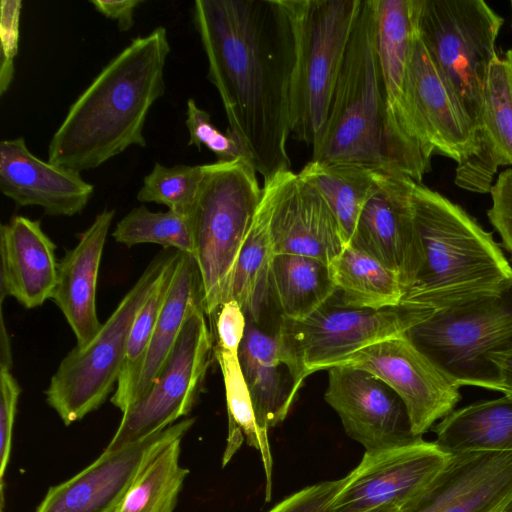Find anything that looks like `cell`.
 <instances>
[{"label":"cell","instance_id":"8","mask_svg":"<svg viewBox=\"0 0 512 512\" xmlns=\"http://www.w3.org/2000/svg\"><path fill=\"white\" fill-rule=\"evenodd\" d=\"M177 255L178 251L157 255L95 337L84 346L76 345L60 362L45 395L65 425L98 409L117 385L134 320Z\"/></svg>","mask_w":512,"mask_h":512},{"label":"cell","instance_id":"45","mask_svg":"<svg viewBox=\"0 0 512 512\" xmlns=\"http://www.w3.org/2000/svg\"><path fill=\"white\" fill-rule=\"evenodd\" d=\"M365 512H403V510L395 506H380Z\"/></svg>","mask_w":512,"mask_h":512},{"label":"cell","instance_id":"35","mask_svg":"<svg viewBox=\"0 0 512 512\" xmlns=\"http://www.w3.org/2000/svg\"><path fill=\"white\" fill-rule=\"evenodd\" d=\"M204 165L177 164L171 167L156 162L144 176L137 200L165 205L169 210L190 216L203 179Z\"/></svg>","mask_w":512,"mask_h":512},{"label":"cell","instance_id":"39","mask_svg":"<svg viewBox=\"0 0 512 512\" xmlns=\"http://www.w3.org/2000/svg\"><path fill=\"white\" fill-rule=\"evenodd\" d=\"M346 480L347 476L307 486L288 496L268 512H331L332 502Z\"/></svg>","mask_w":512,"mask_h":512},{"label":"cell","instance_id":"13","mask_svg":"<svg viewBox=\"0 0 512 512\" xmlns=\"http://www.w3.org/2000/svg\"><path fill=\"white\" fill-rule=\"evenodd\" d=\"M450 453L436 442L365 451L335 496L331 512H365L380 506L403 509L444 467Z\"/></svg>","mask_w":512,"mask_h":512},{"label":"cell","instance_id":"26","mask_svg":"<svg viewBox=\"0 0 512 512\" xmlns=\"http://www.w3.org/2000/svg\"><path fill=\"white\" fill-rule=\"evenodd\" d=\"M279 174L263 181L262 198L239 253L231 288L230 300H235L247 321L255 324H260L272 301L270 271L274 251L270 223Z\"/></svg>","mask_w":512,"mask_h":512},{"label":"cell","instance_id":"32","mask_svg":"<svg viewBox=\"0 0 512 512\" xmlns=\"http://www.w3.org/2000/svg\"><path fill=\"white\" fill-rule=\"evenodd\" d=\"M214 356L223 375L228 412V437L222 464L225 466L230 461L244 441L259 450L266 474V501H269L272 489V457L269 441L258 427L238 355L215 346Z\"/></svg>","mask_w":512,"mask_h":512},{"label":"cell","instance_id":"38","mask_svg":"<svg viewBox=\"0 0 512 512\" xmlns=\"http://www.w3.org/2000/svg\"><path fill=\"white\" fill-rule=\"evenodd\" d=\"M0 387V504L2 512L4 506L3 478L10 458L13 425L21 388L10 373V369L7 368H0Z\"/></svg>","mask_w":512,"mask_h":512},{"label":"cell","instance_id":"4","mask_svg":"<svg viewBox=\"0 0 512 512\" xmlns=\"http://www.w3.org/2000/svg\"><path fill=\"white\" fill-rule=\"evenodd\" d=\"M421 265L402 303L441 310L496 292L512 267L491 232L461 206L422 183L412 188Z\"/></svg>","mask_w":512,"mask_h":512},{"label":"cell","instance_id":"3","mask_svg":"<svg viewBox=\"0 0 512 512\" xmlns=\"http://www.w3.org/2000/svg\"><path fill=\"white\" fill-rule=\"evenodd\" d=\"M312 160L362 166L421 183L430 153L393 121L376 44L375 0H363Z\"/></svg>","mask_w":512,"mask_h":512},{"label":"cell","instance_id":"14","mask_svg":"<svg viewBox=\"0 0 512 512\" xmlns=\"http://www.w3.org/2000/svg\"><path fill=\"white\" fill-rule=\"evenodd\" d=\"M187 418L139 441L104 452L69 480L48 489L36 512H114L155 455L194 424Z\"/></svg>","mask_w":512,"mask_h":512},{"label":"cell","instance_id":"33","mask_svg":"<svg viewBox=\"0 0 512 512\" xmlns=\"http://www.w3.org/2000/svg\"><path fill=\"white\" fill-rule=\"evenodd\" d=\"M177 438L146 465L114 512H173L186 476Z\"/></svg>","mask_w":512,"mask_h":512},{"label":"cell","instance_id":"20","mask_svg":"<svg viewBox=\"0 0 512 512\" xmlns=\"http://www.w3.org/2000/svg\"><path fill=\"white\" fill-rule=\"evenodd\" d=\"M0 190L17 207L40 206L49 216L83 211L94 187L80 172L36 157L24 137L0 142Z\"/></svg>","mask_w":512,"mask_h":512},{"label":"cell","instance_id":"47","mask_svg":"<svg viewBox=\"0 0 512 512\" xmlns=\"http://www.w3.org/2000/svg\"><path fill=\"white\" fill-rule=\"evenodd\" d=\"M510 5H511V12H512V0H511V2H510Z\"/></svg>","mask_w":512,"mask_h":512},{"label":"cell","instance_id":"44","mask_svg":"<svg viewBox=\"0 0 512 512\" xmlns=\"http://www.w3.org/2000/svg\"><path fill=\"white\" fill-rule=\"evenodd\" d=\"M491 361L499 371L498 391L512 399V351L497 354Z\"/></svg>","mask_w":512,"mask_h":512},{"label":"cell","instance_id":"28","mask_svg":"<svg viewBox=\"0 0 512 512\" xmlns=\"http://www.w3.org/2000/svg\"><path fill=\"white\" fill-rule=\"evenodd\" d=\"M433 430L436 444L448 453L512 451V399L474 402L451 412Z\"/></svg>","mask_w":512,"mask_h":512},{"label":"cell","instance_id":"21","mask_svg":"<svg viewBox=\"0 0 512 512\" xmlns=\"http://www.w3.org/2000/svg\"><path fill=\"white\" fill-rule=\"evenodd\" d=\"M56 246L38 220L16 215L0 229V300L15 298L27 309L52 299L58 261Z\"/></svg>","mask_w":512,"mask_h":512},{"label":"cell","instance_id":"11","mask_svg":"<svg viewBox=\"0 0 512 512\" xmlns=\"http://www.w3.org/2000/svg\"><path fill=\"white\" fill-rule=\"evenodd\" d=\"M206 317L201 303L190 306L164 366L147 391L123 412L106 451L146 438L190 412L214 353Z\"/></svg>","mask_w":512,"mask_h":512},{"label":"cell","instance_id":"17","mask_svg":"<svg viewBox=\"0 0 512 512\" xmlns=\"http://www.w3.org/2000/svg\"><path fill=\"white\" fill-rule=\"evenodd\" d=\"M414 182L402 175L383 172L360 213L349 242L392 271L404 293L414 282L421 265L412 207Z\"/></svg>","mask_w":512,"mask_h":512},{"label":"cell","instance_id":"2","mask_svg":"<svg viewBox=\"0 0 512 512\" xmlns=\"http://www.w3.org/2000/svg\"><path fill=\"white\" fill-rule=\"evenodd\" d=\"M169 52L162 26L132 39L70 105L49 142L48 161L81 172L132 145L145 147V122L164 94Z\"/></svg>","mask_w":512,"mask_h":512},{"label":"cell","instance_id":"19","mask_svg":"<svg viewBox=\"0 0 512 512\" xmlns=\"http://www.w3.org/2000/svg\"><path fill=\"white\" fill-rule=\"evenodd\" d=\"M274 254H297L331 264L347 243L328 204L292 170L279 174L270 223Z\"/></svg>","mask_w":512,"mask_h":512},{"label":"cell","instance_id":"27","mask_svg":"<svg viewBox=\"0 0 512 512\" xmlns=\"http://www.w3.org/2000/svg\"><path fill=\"white\" fill-rule=\"evenodd\" d=\"M375 7L377 53L391 117L407 138L427 149L414 135L406 109L407 67L415 33L412 0H375Z\"/></svg>","mask_w":512,"mask_h":512},{"label":"cell","instance_id":"29","mask_svg":"<svg viewBox=\"0 0 512 512\" xmlns=\"http://www.w3.org/2000/svg\"><path fill=\"white\" fill-rule=\"evenodd\" d=\"M272 301L279 318L301 320L321 307L337 288L329 264L297 254H274L270 271Z\"/></svg>","mask_w":512,"mask_h":512},{"label":"cell","instance_id":"15","mask_svg":"<svg viewBox=\"0 0 512 512\" xmlns=\"http://www.w3.org/2000/svg\"><path fill=\"white\" fill-rule=\"evenodd\" d=\"M324 399L339 416L346 434L367 452L423 440L414 434L399 395L365 370L349 366L329 368Z\"/></svg>","mask_w":512,"mask_h":512},{"label":"cell","instance_id":"1","mask_svg":"<svg viewBox=\"0 0 512 512\" xmlns=\"http://www.w3.org/2000/svg\"><path fill=\"white\" fill-rule=\"evenodd\" d=\"M192 11L228 128L263 181L291 170L296 44L286 0H197Z\"/></svg>","mask_w":512,"mask_h":512},{"label":"cell","instance_id":"46","mask_svg":"<svg viewBox=\"0 0 512 512\" xmlns=\"http://www.w3.org/2000/svg\"><path fill=\"white\" fill-rule=\"evenodd\" d=\"M502 512H512V500L508 503Z\"/></svg>","mask_w":512,"mask_h":512},{"label":"cell","instance_id":"16","mask_svg":"<svg viewBox=\"0 0 512 512\" xmlns=\"http://www.w3.org/2000/svg\"><path fill=\"white\" fill-rule=\"evenodd\" d=\"M406 109L416 138L462 165L479 151L477 132L434 68L416 31L406 76Z\"/></svg>","mask_w":512,"mask_h":512},{"label":"cell","instance_id":"18","mask_svg":"<svg viewBox=\"0 0 512 512\" xmlns=\"http://www.w3.org/2000/svg\"><path fill=\"white\" fill-rule=\"evenodd\" d=\"M512 500V451L450 453L403 512H502Z\"/></svg>","mask_w":512,"mask_h":512},{"label":"cell","instance_id":"10","mask_svg":"<svg viewBox=\"0 0 512 512\" xmlns=\"http://www.w3.org/2000/svg\"><path fill=\"white\" fill-rule=\"evenodd\" d=\"M434 311L411 303L378 310L351 307L342 302L336 290L304 319L279 318L276 333L280 356L299 391L314 372L328 370L369 345L407 332Z\"/></svg>","mask_w":512,"mask_h":512},{"label":"cell","instance_id":"23","mask_svg":"<svg viewBox=\"0 0 512 512\" xmlns=\"http://www.w3.org/2000/svg\"><path fill=\"white\" fill-rule=\"evenodd\" d=\"M478 139V153L457 166L455 183L468 191L487 193L498 167L512 166V49L491 65Z\"/></svg>","mask_w":512,"mask_h":512},{"label":"cell","instance_id":"25","mask_svg":"<svg viewBox=\"0 0 512 512\" xmlns=\"http://www.w3.org/2000/svg\"><path fill=\"white\" fill-rule=\"evenodd\" d=\"M202 304V285L192 254L179 252L149 347L125 393L113 405L124 412L154 382L183 328L190 306Z\"/></svg>","mask_w":512,"mask_h":512},{"label":"cell","instance_id":"31","mask_svg":"<svg viewBox=\"0 0 512 512\" xmlns=\"http://www.w3.org/2000/svg\"><path fill=\"white\" fill-rule=\"evenodd\" d=\"M330 267L344 304L378 310L402 303L404 290L398 277L354 245L348 243Z\"/></svg>","mask_w":512,"mask_h":512},{"label":"cell","instance_id":"24","mask_svg":"<svg viewBox=\"0 0 512 512\" xmlns=\"http://www.w3.org/2000/svg\"><path fill=\"white\" fill-rule=\"evenodd\" d=\"M238 358L258 427L268 437L269 429L286 418L298 393L281 359L276 328L269 332L247 322Z\"/></svg>","mask_w":512,"mask_h":512},{"label":"cell","instance_id":"6","mask_svg":"<svg viewBox=\"0 0 512 512\" xmlns=\"http://www.w3.org/2000/svg\"><path fill=\"white\" fill-rule=\"evenodd\" d=\"M412 7L416 34L478 135L504 19L483 0H412Z\"/></svg>","mask_w":512,"mask_h":512},{"label":"cell","instance_id":"43","mask_svg":"<svg viewBox=\"0 0 512 512\" xmlns=\"http://www.w3.org/2000/svg\"><path fill=\"white\" fill-rule=\"evenodd\" d=\"M90 3L106 18L116 20L121 32H126L133 27L135 9L143 0H92Z\"/></svg>","mask_w":512,"mask_h":512},{"label":"cell","instance_id":"41","mask_svg":"<svg viewBox=\"0 0 512 512\" xmlns=\"http://www.w3.org/2000/svg\"><path fill=\"white\" fill-rule=\"evenodd\" d=\"M492 206L487 216L512 258V168L502 171L490 189Z\"/></svg>","mask_w":512,"mask_h":512},{"label":"cell","instance_id":"36","mask_svg":"<svg viewBox=\"0 0 512 512\" xmlns=\"http://www.w3.org/2000/svg\"><path fill=\"white\" fill-rule=\"evenodd\" d=\"M177 258L134 320L128 337L125 358L116 385V390L111 397L112 403L118 400L125 393L143 361L164 302Z\"/></svg>","mask_w":512,"mask_h":512},{"label":"cell","instance_id":"12","mask_svg":"<svg viewBox=\"0 0 512 512\" xmlns=\"http://www.w3.org/2000/svg\"><path fill=\"white\" fill-rule=\"evenodd\" d=\"M335 366L365 370L390 386L404 402L418 437L453 412L461 399L460 386L439 370L405 333L369 345Z\"/></svg>","mask_w":512,"mask_h":512},{"label":"cell","instance_id":"42","mask_svg":"<svg viewBox=\"0 0 512 512\" xmlns=\"http://www.w3.org/2000/svg\"><path fill=\"white\" fill-rule=\"evenodd\" d=\"M247 317L233 299L225 302L216 314V346L238 355L247 328Z\"/></svg>","mask_w":512,"mask_h":512},{"label":"cell","instance_id":"34","mask_svg":"<svg viewBox=\"0 0 512 512\" xmlns=\"http://www.w3.org/2000/svg\"><path fill=\"white\" fill-rule=\"evenodd\" d=\"M112 236L127 247L152 243L193 255L190 217L171 210L152 212L144 205L133 208L116 224Z\"/></svg>","mask_w":512,"mask_h":512},{"label":"cell","instance_id":"7","mask_svg":"<svg viewBox=\"0 0 512 512\" xmlns=\"http://www.w3.org/2000/svg\"><path fill=\"white\" fill-rule=\"evenodd\" d=\"M449 379L498 391L491 359L512 351V281L500 290L436 310L405 332Z\"/></svg>","mask_w":512,"mask_h":512},{"label":"cell","instance_id":"30","mask_svg":"<svg viewBox=\"0 0 512 512\" xmlns=\"http://www.w3.org/2000/svg\"><path fill=\"white\" fill-rule=\"evenodd\" d=\"M382 173L357 165L311 160L298 174L324 198L348 244L360 213Z\"/></svg>","mask_w":512,"mask_h":512},{"label":"cell","instance_id":"5","mask_svg":"<svg viewBox=\"0 0 512 512\" xmlns=\"http://www.w3.org/2000/svg\"><path fill=\"white\" fill-rule=\"evenodd\" d=\"M256 173L246 159L204 165L189 217L208 317L230 300L237 259L262 198Z\"/></svg>","mask_w":512,"mask_h":512},{"label":"cell","instance_id":"22","mask_svg":"<svg viewBox=\"0 0 512 512\" xmlns=\"http://www.w3.org/2000/svg\"><path fill=\"white\" fill-rule=\"evenodd\" d=\"M115 216L104 209L80 234L76 246L58 262L52 296L72 329L77 346H84L99 332L102 323L96 310L97 279L106 237Z\"/></svg>","mask_w":512,"mask_h":512},{"label":"cell","instance_id":"40","mask_svg":"<svg viewBox=\"0 0 512 512\" xmlns=\"http://www.w3.org/2000/svg\"><path fill=\"white\" fill-rule=\"evenodd\" d=\"M1 68L0 95L2 96L12 82L14 75L13 60L18 50L19 19L22 2L20 0H2L1 3Z\"/></svg>","mask_w":512,"mask_h":512},{"label":"cell","instance_id":"9","mask_svg":"<svg viewBox=\"0 0 512 512\" xmlns=\"http://www.w3.org/2000/svg\"><path fill=\"white\" fill-rule=\"evenodd\" d=\"M363 0H286L295 34L291 137L320 134Z\"/></svg>","mask_w":512,"mask_h":512},{"label":"cell","instance_id":"37","mask_svg":"<svg viewBox=\"0 0 512 512\" xmlns=\"http://www.w3.org/2000/svg\"><path fill=\"white\" fill-rule=\"evenodd\" d=\"M187 117L185 120L189 132V146L199 151L202 146L215 154L217 162H229L250 157L237 135L229 128L221 132L211 121L210 114L197 106L193 98L187 100Z\"/></svg>","mask_w":512,"mask_h":512}]
</instances>
